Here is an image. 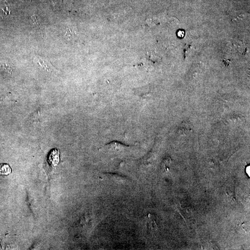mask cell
<instances>
[{"label":"cell","instance_id":"6da1fadb","mask_svg":"<svg viewBox=\"0 0 250 250\" xmlns=\"http://www.w3.org/2000/svg\"><path fill=\"white\" fill-rule=\"evenodd\" d=\"M48 161L52 166H57L60 162V152L57 149L51 151L48 156Z\"/></svg>","mask_w":250,"mask_h":250},{"label":"cell","instance_id":"7a4b0ae2","mask_svg":"<svg viewBox=\"0 0 250 250\" xmlns=\"http://www.w3.org/2000/svg\"><path fill=\"white\" fill-rule=\"evenodd\" d=\"M12 172V170L10 166L7 163L0 164V175L7 176L10 175Z\"/></svg>","mask_w":250,"mask_h":250},{"label":"cell","instance_id":"3957f363","mask_svg":"<svg viewBox=\"0 0 250 250\" xmlns=\"http://www.w3.org/2000/svg\"><path fill=\"white\" fill-rule=\"evenodd\" d=\"M0 10L1 11V12H2L1 13L2 14L5 15V16L9 15L10 13V9L5 4H3V5H0Z\"/></svg>","mask_w":250,"mask_h":250}]
</instances>
